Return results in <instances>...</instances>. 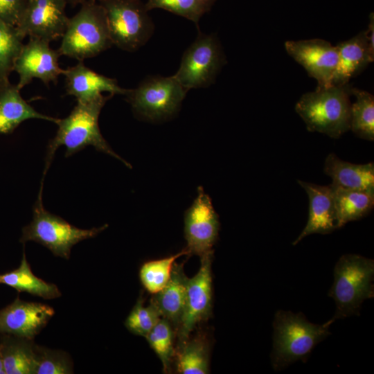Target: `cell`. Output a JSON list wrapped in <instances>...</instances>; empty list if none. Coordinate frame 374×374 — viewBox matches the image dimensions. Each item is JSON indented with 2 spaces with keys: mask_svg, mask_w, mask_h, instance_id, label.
<instances>
[{
  "mask_svg": "<svg viewBox=\"0 0 374 374\" xmlns=\"http://www.w3.org/2000/svg\"><path fill=\"white\" fill-rule=\"evenodd\" d=\"M173 335L174 330L170 323L161 317L145 337L160 359L164 373L168 372L174 356Z\"/></svg>",
  "mask_w": 374,
  "mask_h": 374,
  "instance_id": "f546056e",
  "label": "cell"
},
{
  "mask_svg": "<svg viewBox=\"0 0 374 374\" xmlns=\"http://www.w3.org/2000/svg\"><path fill=\"white\" fill-rule=\"evenodd\" d=\"M0 374H6L1 352H0Z\"/></svg>",
  "mask_w": 374,
  "mask_h": 374,
  "instance_id": "e575fe53",
  "label": "cell"
},
{
  "mask_svg": "<svg viewBox=\"0 0 374 374\" xmlns=\"http://www.w3.org/2000/svg\"><path fill=\"white\" fill-rule=\"evenodd\" d=\"M187 92L173 75H155L148 77L136 88L127 89L125 96L138 117L159 121L178 111Z\"/></svg>",
  "mask_w": 374,
  "mask_h": 374,
  "instance_id": "ba28073f",
  "label": "cell"
},
{
  "mask_svg": "<svg viewBox=\"0 0 374 374\" xmlns=\"http://www.w3.org/2000/svg\"><path fill=\"white\" fill-rule=\"evenodd\" d=\"M188 279L184 271V264L175 262L168 283L154 294L151 300L159 309L161 317L170 323L175 332L184 310Z\"/></svg>",
  "mask_w": 374,
  "mask_h": 374,
  "instance_id": "d6986e66",
  "label": "cell"
},
{
  "mask_svg": "<svg viewBox=\"0 0 374 374\" xmlns=\"http://www.w3.org/2000/svg\"><path fill=\"white\" fill-rule=\"evenodd\" d=\"M54 313L48 305L17 298L0 310V333L32 340Z\"/></svg>",
  "mask_w": 374,
  "mask_h": 374,
  "instance_id": "9a60e30c",
  "label": "cell"
},
{
  "mask_svg": "<svg viewBox=\"0 0 374 374\" xmlns=\"http://www.w3.org/2000/svg\"><path fill=\"white\" fill-rule=\"evenodd\" d=\"M338 60L332 78L333 85H346L374 60V46L366 30L337 46Z\"/></svg>",
  "mask_w": 374,
  "mask_h": 374,
  "instance_id": "ac0fdd59",
  "label": "cell"
},
{
  "mask_svg": "<svg viewBox=\"0 0 374 374\" xmlns=\"http://www.w3.org/2000/svg\"><path fill=\"white\" fill-rule=\"evenodd\" d=\"M351 87L332 85L304 93L295 105L310 132L337 139L350 130Z\"/></svg>",
  "mask_w": 374,
  "mask_h": 374,
  "instance_id": "3957f363",
  "label": "cell"
},
{
  "mask_svg": "<svg viewBox=\"0 0 374 374\" xmlns=\"http://www.w3.org/2000/svg\"><path fill=\"white\" fill-rule=\"evenodd\" d=\"M197 196L184 214V236L186 249L190 254L200 258L213 253V246L217 239L220 222L210 197L202 186Z\"/></svg>",
  "mask_w": 374,
  "mask_h": 374,
  "instance_id": "30bf717a",
  "label": "cell"
},
{
  "mask_svg": "<svg viewBox=\"0 0 374 374\" xmlns=\"http://www.w3.org/2000/svg\"><path fill=\"white\" fill-rule=\"evenodd\" d=\"M330 325L316 324L301 313L278 310L273 322L272 367L280 371L291 364L304 360L314 347L330 334Z\"/></svg>",
  "mask_w": 374,
  "mask_h": 374,
  "instance_id": "7a4b0ae2",
  "label": "cell"
},
{
  "mask_svg": "<svg viewBox=\"0 0 374 374\" xmlns=\"http://www.w3.org/2000/svg\"><path fill=\"white\" fill-rule=\"evenodd\" d=\"M28 2V0H0V21L17 26Z\"/></svg>",
  "mask_w": 374,
  "mask_h": 374,
  "instance_id": "d6a6232c",
  "label": "cell"
},
{
  "mask_svg": "<svg viewBox=\"0 0 374 374\" xmlns=\"http://www.w3.org/2000/svg\"><path fill=\"white\" fill-rule=\"evenodd\" d=\"M188 254L190 252L185 249L172 256L145 262L140 269L139 277L145 290L152 294L161 291L170 280L175 260Z\"/></svg>",
  "mask_w": 374,
  "mask_h": 374,
  "instance_id": "83f0119b",
  "label": "cell"
},
{
  "mask_svg": "<svg viewBox=\"0 0 374 374\" xmlns=\"http://www.w3.org/2000/svg\"><path fill=\"white\" fill-rule=\"evenodd\" d=\"M37 365V374L72 373V366L64 353L35 346Z\"/></svg>",
  "mask_w": 374,
  "mask_h": 374,
  "instance_id": "1f68e13d",
  "label": "cell"
},
{
  "mask_svg": "<svg viewBox=\"0 0 374 374\" xmlns=\"http://www.w3.org/2000/svg\"><path fill=\"white\" fill-rule=\"evenodd\" d=\"M67 3L71 4L72 6H76L78 4H82L86 0H66Z\"/></svg>",
  "mask_w": 374,
  "mask_h": 374,
  "instance_id": "836d02e7",
  "label": "cell"
},
{
  "mask_svg": "<svg viewBox=\"0 0 374 374\" xmlns=\"http://www.w3.org/2000/svg\"><path fill=\"white\" fill-rule=\"evenodd\" d=\"M177 371L181 374L209 373V349L206 339L195 337L179 346L177 353Z\"/></svg>",
  "mask_w": 374,
  "mask_h": 374,
  "instance_id": "d4e9b609",
  "label": "cell"
},
{
  "mask_svg": "<svg viewBox=\"0 0 374 374\" xmlns=\"http://www.w3.org/2000/svg\"><path fill=\"white\" fill-rule=\"evenodd\" d=\"M285 48L317 81V88L333 85L332 78L338 60L337 46L323 39H312L287 41Z\"/></svg>",
  "mask_w": 374,
  "mask_h": 374,
  "instance_id": "5bb4252c",
  "label": "cell"
},
{
  "mask_svg": "<svg viewBox=\"0 0 374 374\" xmlns=\"http://www.w3.org/2000/svg\"><path fill=\"white\" fill-rule=\"evenodd\" d=\"M213 253L201 258L198 272L188 279L183 316L177 334L179 346L188 339L191 332L211 314L213 301L211 263Z\"/></svg>",
  "mask_w": 374,
  "mask_h": 374,
  "instance_id": "8fae6325",
  "label": "cell"
},
{
  "mask_svg": "<svg viewBox=\"0 0 374 374\" xmlns=\"http://www.w3.org/2000/svg\"><path fill=\"white\" fill-rule=\"evenodd\" d=\"M113 95L103 96L88 102H77L71 113L66 117L58 118L56 123L57 133L47 147L45 177L56 150L61 145L66 148L65 157H68L87 146L92 145L98 151L111 155L131 168L129 163L118 156L109 145L101 134L98 118L105 103Z\"/></svg>",
  "mask_w": 374,
  "mask_h": 374,
  "instance_id": "6da1fadb",
  "label": "cell"
},
{
  "mask_svg": "<svg viewBox=\"0 0 374 374\" xmlns=\"http://www.w3.org/2000/svg\"><path fill=\"white\" fill-rule=\"evenodd\" d=\"M60 56L59 51L51 48L49 42L30 37L15 62L13 71L19 75L17 87L21 89L34 78L39 79L46 85L56 82L64 70L59 65Z\"/></svg>",
  "mask_w": 374,
  "mask_h": 374,
  "instance_id": "4fadbf2b",
  "label": "cell"
},
{
  "mask_svg": "<svg viewBox=\"0 0 374 374\" xmlns=\"http://www.w3.org/2000/svg\"><path fill=\"white\" fill-rule=\"evenodd\" d=\"M298 183L308 196L309 215L305 226L293 245L309 235L326 234L340 228L331 185L320 186L301 180Z\"/></svg>",
  "mask_w": 374,
  "mask_h": 374,
  "instance_id": "2e32d148",
  "label": "cell"
},
{
  "mask_svg": "<svg viewBox=\"0 0 374 374\" xmlns=\"http://www.w3.org/2000/svg\"><path fill=\"white\" fill-rule=\"evenodd\" d=\"M103 8L113 44L127 51L143 46L154 32V24L141 0H97Z\"/></svg>",
  "mask_w": 374,
  "mask_h": 374,
  "instance_id": "52a82bcc",
  "label": "cell"
},
{
  "mask_svg": "<svg viewBox=\"0 0 374 374\" xmlns=\"http://www.w3.org/2000/svg\"><path fill=\"white\" fill-rule=\"evenodd\" d=\"M331 185V184H330ZM339 227L366 215L374 206V190L346 189L331 185Z\"/></svg>",
  "mask_w": 374,
  "mask_h": 374,
  "instance_id": "603a6c76",
  "label": "cell"
},
{
  "mask_svg": "<svg viewBox=\"0 0 374 374\" xmlns=\"http://www.w3.org/2000/svg\"><path fill=\"white\" fill-rule=\"evenodd\" d=\"M0 283L8 285L19 292H25L44 299H53L61 296L60 291L55 284L47 283L33 274L24 252L17 269L0 274Z\"/></svg>",
  "mask_w": 374,
  "mask_h": 374,
  "instance_id": "cb8c5ba5",
  "label": "cell"
},
{
  "mask_svg": "<svg viewBox=\"0 0 374 374\" xmlns=\"http://www.w3.org/2000/svg\"><path fill=\"white\" fill-rule=\"evenodd\" d=\"M29 1H31V0H28Z\"/></svg>",
  "mask_w": 374,
  "mask_h": 374,
  "instance_id": "d590c367",
  "label": "cell"
},
{
  "mask_svg": "<svg viewBox=\"0 0 374 374\" xmlns=\"http://www.w3.org/2000/svg\"><path fill=\"white\" fill-rule=\"evenodd\" d=\"M328 296L336 305L331 326L337 319L359 315L362 303L374 296V261L357 254L343 255L337 262Z\"/></svg>",
  "mask_w": 374,
  "mask_h": 374,
  "instance_id": "277c9868",
  "label": "cell"
},
{
  "mask_svg": "<svg viewBox=\"0 0 374 374\" xmlns=\"http://www.w3.org/2000/svg\"><path fill=\"white\" fill-rule=\"evenodd\" d=\"M17 85L10 83L0 87V134L12 132L22 122L32 118L56 123L58 118L36 111L21 96Z\"/></svg>",
  "mask_w": 374,
  "mask_h": 374,
  "instance_id": "44dd1931",
  "label": "cell"
},
{
  "mask_svg": "<svg viewBox=\"0 0 374 374\" xmlns=\"http://www.w3.org/2000/svg\"><path fill=\"white\" fill-rule=\"evenodd\" d=\"M23 39L16 26L0 21V87L10 83L9 75L23 48Z\"/></svg>",
  "mask_w": 374,
  "mask_h": 374,
  "instance_id": "4316f807",
  "label": "cell"
},
{
  "mask_svg": "<svg viewBox=\"0 0 374 374\" xmlns=\"http://www.w3.org/2000/svg\"><path fill=\"white\" fill-rule=\"evenodd\" d=\"M217 0H148L145 3L149 11L161 8L183 17L196 25L201 17L208 12Z\"/></svg>",
  "mask_w": 374,
  "mask_h": 374,
  "instance_id": "f1b7e54d",
  "label": "cell"
},
{
  "mask_svg": "<svg viewBox=\"0 0 374 374\" xmlns=\"http://www.w3.org/2000/svg\"><path fill=\"white\" fill-rule=\"evenodd\" d=\"M42 195L40 190L33 208V220L22 229L21 243L35 241L48 248L55 256L69 259L73 246L96 236L108 226L105 224L82 229L71 225L60 216L46 211Z\"/></svg>",
  "mask_w": 374,
  "mask_h": 374,
  "instance_id": "8992f818",
  "label": "cell"
},
{
  "mask_svg": "<svg viewBox=\"0 0 374 374\" xmlns=\"http://www.w3.org/2000/svg\"><path fill=\"white\" fill-rule=\"evenodd\" d=\"M67 95L75 97L77 102H88L98 98L103 92L111 95H125L127 89L121 88L116 80L99 74L85 66L83 61L63 70Z\"/></svg>",
  "mask_w": 374,
  "mask_h": 374,
  "instance_id": "e0dca14e",
  "label": "cell"
},
{
  "mask_svg": "<svg viewBox=\"0 0 374 374\" xmlns=\"http://www.w3.org/2000/svg\"><path fill=\"white\" fill-rule=\"evenodd\" d=\"M66 0H31L16 26L26 36L51 42L62 38L69 18L65 12Z\"/></svg>",
  "mask_w": 374,
  "mask_h": 374,
  "instance_id": "7c38bea8",
  "label": "cell"
},
{
  "mask_svg": "<svg viewBox=\"0 0 374 374\" xmlns=\"http://www.w3.org/2000/svg\"><path fill=\"white\" fill-rule=\"evenodd\" d=\"M0 352L6 374H34L37 365L31 340L3 334Z\"/></svg>",
  "mask_w": 374,
  "mask_h": 374,
  "instance_id": "7402d4cb",
  "label": "cell"
},
{
  "mask_svg": "<svg viewBox=\"0 0 374 374\" xmlns=\"http://www.w3.org/2000/svg\"><path fill=\"white\" fill-rule=\"evenodd\" d=\"M225 63L217 37L199 31L195 40L184 53L173 76L187 91L207 87L215 82Z\"/></svg>",
  "mask_w": 374,
  "mask_h": 374,
  "instance_id": "9c48e42d",
  "label": "cell"
},
{
  "mask_svg": "<svg viewBox=\"0 0 374 374\" xmlns=\"http://www.w3.org/2000/svg\"><path fill=\"white\" fill-rule=\"evenodd\" d=\"M105 10L97 0L85 1L69 18L57 50L78 61L91 58L112 45Z\"/></svg>",
  "mask_w": 374,
  "mask_h": 374,
  "instance_id": "5b68a950",
  "label": "cell"
},
{
  "mask_svg": "<svg viewBox=\"0 0 374 374\" xmlns=\"http://www.w3.org/2000/svg\"><path fill=\"white\" fill-rule=\"evenodd\" d=\"M161 318L159 309L152 301L145 307L140 299L127 317L125 326L132 333L145 337Z\"/></svg>",
  "mask_w": 374,
  "mask_h": 374,
  "instance_id": "4dcf8cb0",
  "label": "cell"
},
{
  "mask_svg": "<svg viewBox=\"0 0 374 374\" xmlns=\"http://www.w3.org/2000/svg\"><path fill=\"white\" fill-rule=\"evenodd\" d=\"M323 171L332 179L331 185L346 189L374 190L373 162L355 164L341 160L334 153L325 161Z\"/></svg>",
  "mask_w": 374,
  "mask_h": 374,
  "instance_id": "ffe728a7",
  "label": "cell"
},
{
  "mask_svg": "<svg viewBox=\"0 0 374 374\" xmlns=\"http://www.w3.org/2000/svg\"><path fill=\"white\" fill-rule=\"evenodd\" d=\"M356 98L351 104L350 130L359 137L374 140V97L368 91L351 87Z\"/></svg>",
  "mask_w": 374,
  "mask_h": 374,
  "instance_id": "484cf974",
  "label": "cell"
}]
</instances>
